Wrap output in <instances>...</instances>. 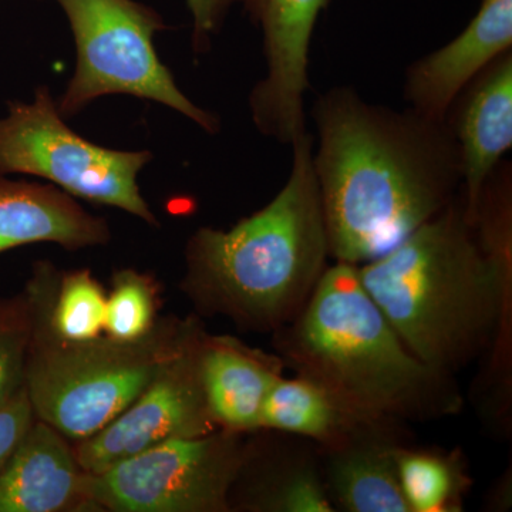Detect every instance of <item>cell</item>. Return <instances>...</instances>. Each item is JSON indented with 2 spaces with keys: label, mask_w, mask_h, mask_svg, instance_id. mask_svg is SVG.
<instances>
[{
  "label": "cell",
  "mask_w": 512,
  "mask_h": 512,
  "mask_svg": "<svg viewBox=\"0 0 512 512\" xmlns=\"http://www.w3.org/2000/svg\"><path fill=\"white\" fill-rule=\"evenodd\" d=\"M192 15V47L195 53L211 49L212 37L220 32L229 9L239 0H185Z\"/></svg>",
  "instance_id": "24"
},
{
  "label": "cell",
  "mask_w": 512,
  "mask_h": 512,
  "mask_svg": "<svg viewBox=\"0 0 512 512\" xmlns=\"http://www.w3.org/2000/svg\"><path fill=\"white\" fill-rule=\"evenodd\" d=\"M26 286L36 320L23 384L36 419L70 441L87 439L116 419L204 328L198 315L170 316L137 340H64L45 318V262H37Z\"/></svg>",
  "instance_id": "5"
},
{
  "label": "cell",
  "mask_w": 512,
  "mask_h": 512,
  "mask_svg": "<svg viewBox=\"0 0 512 512\" xmlns=\"http://www.w3.org/2000/svg\"><path fill=\"white\" fill-rule=\"evenodd\" d=\"M404 426L360 412L325 387L296 375L278 380L262 410V430L312 441L322 451L375 437L406 443Z\"/></svg>",
  "instance_id": "14"
},
{
  "label": "cell",
  "mask_w": 512,
  "mask_h": 512,
  "mask_svg": "<svg viewBox=\"0 0 512 512\" xmlns=\"http://www.w3.org/2000/svg\"><path fill=\"white\" fill-rule=\"evenodd\" d=\"M110 239L109 222L84 210L72 195L0 173V254L33 244L80 251L104 247Z\"/></svg>",
  "instance_id": "16"
},
{
  "label": "cell",
  "mask_w": 512,
  "mask_h": 512,
  "mask_svg": "<svg viewBox=\"0 0 512 512\" xmlns=\"http://www.w3.org/2000/svg\"><path fill=\"white\" fill-rule=\"evenodd\" d=\"M446 121L460 148L466 215L473 224L485 183L512 147V49L464 87Z\"/></svg>",
  "instance_id": "12"
},
{
  "label": "cell",
  "mask_w": 512,
  "mask_h": 512,
  "mask_svg": "<svg viewBox=\"0 0 512 512\" xmlns=\"http://www.w3.org/2000/svg\"><path fill=\"white\" fill-rule=\"evenodd\" d=\"M156 278L133 268L119 269L111 278L104 332L114 339L144 338L156 326L160 309Z\"/></svg>",
  "instance_id": "21"
},
{
  "label": "cell",
  "mask_w": 512,
  "mask_h": 512,
  "mask_svg": "<svg viewBox=\"0 0 512 512\" xmlns=\"http://www.w3.org/2000/svg\"><path fill=\"white\" fill-rule=\"evenodd\" d=\"M335 512L323 478L319 448L256 446L231 493V510Z\"/></svg>",
  "instance_id": "17"
},
{
  "label": "cell",
  "mask_w": 512,
  "mask_h": 512,
  "mask_svg": "<svg viewBox=\"0 0 512 512\" xmlns=\"http://www.w3.org/2000/svg\"><path fill=\"white\" fill-rule=\"evenodd\" d=\"M205 332L202 328L104 429L74 441V454L86 473H101L164 441L204 436L218 429L201 380L200 352Z\"/></svg>",
  "instance_id": "9"
},
{
  "label": "cell",
  "mask_w": 512,
  "mask_h": 512,
  "mask_svg": "<svg viewBox=\"0 0 512 512\" xmlns=\"http://www.w3.org/2000/svg\"><path fill=\"white\" fill-rule=\"evenodd\" d=\"M55 2L69 19L77 47L76 72L57 104L63 119L100 97L124 94L164 104L208 134L221 130L218 116L192 103L158 57L154 36L165 23L156 10L136 0Z\"/></svg>",
  "instance_id": "6"
},
{
  "label": "cell",
  "mask_w": 512,
  "mask_h": 512,
  "mask_svg": "<svg viewBox=\"0 0 512 512\" xmlns=\"http://www.w3.org/2000/svg\"><path fill=\"white\" fill-rule=\"evenodd\" d=\"M35 320V302L28 286L18 295L0 298V403L25 383Z\"/></svg>",
  "instance_id": "22"
},
{
  "label": "cell",
  "mask_w": 512,
  "mask_h": 512,
  "mask_svg": "<svg viewBox=\"0 0 512 512\" xmlns=\"http://www.w3.org/2000/svg\"><path fill=\"white\" fill-rule=\"evenodd\" d=\"M291 147V173L274 200L231 229L204 227L188 239L180 288L198 316L275 333L302 312L328 269L312 134Z\"/></svg>",
  "instance_id": "3"
},
{
  "label": "cell",
  "mask_w": 512,
  "mask_h": 512,
  "mask_svg": "<svg viewBox=\"0 0 512 512\" xmlns=\"http://www.w3.org/2000/svg\"><path fill=\"white\" fill-rule=\"evenodd\" d=\"M397 476L410 512H460L473 485L460 451L394 447Z\"/></svg>",
  "instance_id": "19"
},
{
  "label": "cell",
  "mask_w": 512,
  "mask_h": 512,
  "mask_svg": "<svg viewBox=\"0 0 512 512\" xmlns=\"http://www.w3.org/2000/svg\"><path fill=\"white\" fill-rule=\"evenodd\" d=\"M245 436L217 429L168 440L101 473H86L87 511H232V488L251 450Z\"/></svg>",
  "instance_id": "8"
},
{
  "label": "cell",
  "mask_w": 512,
  "mask_h": 512,
  "mask_svg": "<svg viewBox=\"0 0 512 512\" xmlns=\"http://www.w3.org/2000/svg\"><path fill=\"white\" fill-rule=\"evenodd\" d=\"M313 168L330 258L363 265L440 214L463 191L447 121L370 103L353 87L319 94Z\"/></svg>",
  "instance_id": "1"
},
{
  "label": "cell",
  "mask_w": 512,
  "mask_h": 512,
  "mask_svg": "<svg viewBox=\"0 0 512 512\" xmlns=\"http://www.w3.org/2000/svg\"><path fill=\"white\" fill-rule=\"evenodd\" d=\"M392 439H363L319 450L323 478L336 511L410 512L397 476Z\"/></svg>",
  "instance_id": "18"
},
{
  "label": "cell",
  "mask_w": 512,
  "mask_h": 512,
  "mask_svg": "<svg viewBox=\"0 0 512 512\" xmlns=\"http://www.w3.org/2000/svg\"><path fill=\"white\" fill-rule=\"evenodd\" d=\"M512 49V0H481L480 9L460 35L414 60L404 73L403 99L431 120L448 111L478 73Z\"/></svg>",
  "instance_id": "11"
},
{
  "label": "cell",
  "mask_w": 512,
  "mask_h": 512,
  "mask_svg": "<svg viewBox=\"0 0 512 512\" xmlns=\"http://www.w3.org/2000/svg\"><path fill=\"white\" fill-rule=\"evenodd\" d=\"M205 400L215 426L235 433L262 430V410L284 360L276 352L252 348L234 336L205 332L200 352Z\"/></svg>",
  "instance_id": "13"
},
{
  "label": "cell",
  "mask_w": 512,
  "mask_h": 512,
  "mask_svg": "<svg viewBox=\"0 0 512 512\" xmlns=\"http://www.w3.org/2000/svg\"><path fill=\"white\" fill-rule=\"evenodd\" d=\"M262 32L265 77L249 96L256 130L284 146L306 133L309 52L316 23L330 0H239Z\"/></svg>",
  "instance_id": "10"
},
{
  "label": "cell",
  "mask_w": 512,
  "mask_h": 512,
  "mask_svg": "<svg viewBox=\"0 0 512 512\" xmlns=\"http://www.w3.org/2000/svg\"><path fill=\"white\" fill-rule=\"evenodd\" d=\"M35 419L25 384L0 403V473Z\"/></svg>",
  "instance_id": "23"
},
{
  "label": "cell",
  "mask_w": 512,
  "mask_h": 512,
  "mask_svg": "<svg viewBox=\"0 0 512 512\" xmlns=\"http://www.w3.org/2000/svg\"><path fill=\"white\" fill-rule=\"evenodd\" d=\"M272 335L286 369L360 412L404 424L463 412L456 376L410 352L366 292L357 265L328 266L302 312Z\"/></svg>",
  "instance_id": "4"
},
{
  "label": "cell",
  "mask_w": 512,
  "mask_h": 512,
  "mask_svg": "<svg viewBox=\"0 0 512 512\" xmlns=\"http://www.w3.org/2000/svg\"><path fill=\"white\" fill-rule=\"evenodd\" d=\"M151 160L148 150H111L79 136L47 86L30 103L10 101L8 116L0 119V173L45 178L72 197L119 208L158 227L138 185V174Z\"/></svg>",
  "instance_id": "7"
},
{
  "label": "cell",
  "mask_w": 512,
  "mask_h": 512,
  "mask_svg": "<svg viewBox=\"0 0 512 512\" xmlns=\"http://www.w3.org/2000/svg\"><path fill=\"white\" fill-rule=\"evenodd\" d=\"M84 477L69 440L35 419L0 473V512L87 511Z\"/></svg>",
  "instance_id": "15"
},
{
  "label": "cell",
  "mask_w": 512,
  "mask_h": 512,
  "mask_svg": "<svg viewBox=\"0 0 512 512\" xmlns=\"http://www.w3.org/2000/svg\"><path fill=\"white\" fill-rule=\"evenodd\" d=\"M107 293L90 269L59 274L45 262L43 309L50 330L64 340H90L103 335Z\"/></svg>",
  "instance_id": "20"
},
{
  "label": "cell",
  "mask_w": 512,
  "mask_h": 512,
  "mask_svg": "<svg viewBox=\"0 0 512 512\" xmlns=\"http://www.w3.org/2000/svg\"><path fill=\"white\" fill-rule=\"evenodd\" d=\"M360 281L404 345L456 376L478 359L484 412L511 426L512 248L485 252L463 191L389 252L359 266Z\"/></svg>",
  "instance_id": "2"
}]
</instances>
